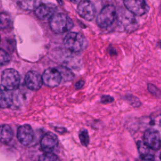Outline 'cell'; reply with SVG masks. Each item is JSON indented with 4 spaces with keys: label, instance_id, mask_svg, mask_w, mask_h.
<instances>
[{
    "label": "cell",
    "instance_id": "6",
    "mask_svg": "<svg viewBox=\"0 0 161 161\" xmlns=\"http://www.w3.org/2000/svg\"><path fill=\"white\" fill-rule=\"evenodd\" d=\"M126 9L136 16H142L147 13L150 7L144 0H125L123 1Z\"/></svg>",
    "mask_w": 161,
    "mask_h": 161
},
{
    "label": "cell",
    "instance_id": "22",
    "mask_svg": "<svg viewBox=\"0 0 161 161\" xmlns=\"http://www.w3.org/2000/svg\"><path fill=\"white\" fill-rule=\"evenodd\" d=\"M9 17L5 14H1V29H6L7 28H9L11 25V21H10Z\"/></svg>",
    "mask_w": 161,
    "mask_h": 161
},
{
    "label": "cell",
    "instance_id": "9",
    "mask_svg": "<svg viewBox=\"0 0 161 161\" xmlns=\"http://www.w3.org/2000/svg\"><path fill=\"white\" fill-rule=\"evenodd\" d=\"M79 15L87 21L92 20L96 15V9L94 4L89 1H81L77 8Z\"/></svg>",
    "mask_w": 161,
    "mask_h": 161
},
{
    "label": "cell",
    "instance_id": "13",
    "mask_svg": "<svg viewBox=\"0 0 161 161\" xmlns=\"http://www.w3.org/2000/svg\"><path fill=\"white\" fill-rule=\"evenodd\" d=\"M55 8L54 6L41 4L35 9V13L40 19L50 20V19L55 14Z\"/></svg>",
    "mask_w": 161,
    "mask_h": 161
},
{
    "label": "cell",
    "instance_id": "8",
    "mask_svg": "<svg viewBox=\"0 0 161 161\" xmlns=\"http://www.w3.org/2000/svg\"><path fill=\"white\" fill-rule=\"evenodd\" d=\"M43 83L50 87L58 86L62 80L60 72L57 68L48 67L45 69L42 75Z\"/></svg>",
    "mask_w": 161,
    "mask_h": 161
},
{
    "label": "cell",
    "instance_id": "20",
    "mask_svg": "<svg viewBox=\"0 0 161 161\" xmlns=\"http://www.w3.org/2000/svg\"><path fill=\"white\" fill-rule=\"evenodd\" d=\"M38 161H60L58 157L55 154L48 152V153H44L39 157Z\"/></svg>",
    "mask_w": 161,
    "mask_h": 161
},
{
    "label": "cell",
    "instance_id": "12",
    "mask_svg": "<svg viewBox=\"0 0 161 161\" xmlns=\"http://www.w3.org/2000/svg\"><path fill=\"white\" fill-rule=\"evenodd\" d=\"M58 143V140L57 136L51 132L45 134L40 141L41 148L45 153L52 152L57 147Z\"/></svg>",
    "mask_w": 161,
    "mask_h": 161
},
{
    "label": "cell",
    "instance_id": "3",
    "mask_svg": "<svg viewBox=\"0 0 161 161\" xmlns=\"http://www.w3.org/2000/svg\"><path fill=\"white\" fill-rule=\"evenodd\" d=\"M117 12L116 8L111 4H108L104 6L96 18V23L97 25L105 28L113 25L117 18Z\"/></svg>",
    "mask_w": 161,
    "mask_h": 161
},
{
    "label": "cell",
    "instance_id": "4",
    "mask_svg": "<svg viewBox=\"0 0 161 161\" xmlns=\"http://www.w3.org/2000/svg\"><path fill=\"white\" fill-rule=\"evenodd\" d=\"M20 79L17 70L14 69H6L1 74V85L5 90H14L19 87Z\"/></svg>",
    "mask_w": 161,
    "mask_h": 161
},
{
    "label": "cell",
    "instance_id": "18",
    "mask_svg": "<svg viewBox=\"0 0 161 161\" xmlns=\"http://www.w3.org/2000/svg\"><path fill=\"white\" fill-rule=\"evenodd\" d=\"M20 8L25 10L35 9L39 5L41 4V2L39 1H21L18 2Z\"/></svg>",
    "mask_w": 161,
    "mask_h": 161
},
{
    "label": "cell",
    "instance_id": "17",
    "mask_svg": "<svg viewBox=\"0 0 161 161\" xmlns=\"http://www.w3.org/2000/svg\"><path fill=\"white\" fill-rule=\"evenodd\" d=\"M60 73L62 77V80L64 82H68L74 79V74L72 71L68 67L63 65L58 66L57 68Z\"/></svg>",
    "mask_w": 161,
    "mask_h": 161
},
{
    "label": "cell",
    "instance_id": "26",
    "mask_svg": "<svg viewBox=\"0 0 161 161\" xmlns=\"http://www.w3.org/2000/svg\"><path fill=\"white\" fill-rule=\"evenodd\" d=\"M142 161H155L154 158H143Z\"/></svg>",
    "mask_w": 161,
    "mask_h": 161
},
{
    "label": "cell",
    "instance_id": "21",
    "mask_svg": "<svg viewBox=\"0 0 161 161\" xmlns=\"http://www.w3.org/2000/svg\"><path fill=\"white\" fill-rule=\"evenodd\" d=\"M147 89L154 96L158 98H161V91L155 85L152 83H148Z\"/></svg>",
    "mask_w": 161,
    "mask_h": 161
},
{
    "label": "cell",
    "instance_id": "25",
    "mask_svg": "<svg viewBox=\"0 0 161 161\" xmlns=\"http://www.w3.org/2000/svg\"><path fill=\"white\" fill-rule=\"evenodd\" d=\"M84 81L82 80H80L75 83V87L76 89H79L84 86Z\"/></svg>",
    "mask_w": 161,
    "mask_h": 161
},
{
    "label": "cell",
    "instance_id": "24",
    "mask_svg": "<svg viewBox=\"0 0 161 161\" xmlns=\"http://www.w3.org/2000/svg\"><path fill=\"white\" fill-rule=\"evenodd\" d=\"M113 98L109 96V95H103L102 97H101V102L103 103H111V102H113Z\"/></svg>",
    "mask_w": 161,
    "mask_h": 161
},
{
    "label": "cell",
    "instance_id": "1",
    "mask_svg": "<svg viewBox=\"0 0 161 161\" xmlns=\"http://www.w3.org/2000/svg\"><path fill=\"white\" fill-rule=\"evenodd\" d=\"M50 28L55 33H63L70 30L74 26L72 19L62 13H55L49 20Z\"/></svg>",
    "mask_w": 161,
    "mask_h": 161
},
{
    "label": "cell",
    "instance_id": "5",
    "mask_svg": "<svg viewBox=\"0 0 161 161\" xmlns=\"http://www.w3.org/2000/svg\"><path fill=\"white\" fill-rule=\"evenodd\" d=\"M118 20L119 25L126 31L131 32L138 28V23L135 15L127 9L122 8L119 11Z\"/></svg>",
    "mask_w": 161,
    "mask_h": 161
},
{
    "label": "cell",
    "instance_id": "28",
    "mask_svg": "<svg viewBox=\"0 0 161 161\" xmlns=\"http://www.w3.org/2000/svg\"><path fill=\"white\" fill-rule=\"evenodd\" d=\"M160 160H161V153L160 154Z\"/></svg>",
    "mask_w": 161,
    "mask_h": 161
},
{
    "label": "cell",
    "instance_id": "19",
    "mask_svg": "<svg viewBox=\"0 0 161 161\" xmlns=\"http://www.w3.org/2000/svg\"><path fill=\"white\" fill-rule=\"evenodd\" d=\"M79 137L80 143L83 146H87L89 143V136L87 130L82 129L79 133Z\"/></svg>",
    "mask_w": 161,
    "mask_h": 161
},
{
    "label": "cell",
    "instance_id": "15",
    "mask_svg": "<svg viewBox=\"0 0 161 161\" xmlns=\"http://www.w3.org/2000/svg\"><path fill=\"white\" fill-rule=\"evenodd\" d=\"M137 148L138 152L143 158H154V154L152 152V150L150 148H149L143 142L138 141L137 142Z\"/></svg>",
    "mask_w": 161,
    "mask_h": 161
},
{
    "label": "cell",
    "instance_id": "14",
    "mask_svg": "<svg viewBox=\"0 0 161 161\" xmlns=\"http://www.w3.org/2000/svg\"><path fill=\"white\" fill-rule=\"evenodd\" d=\"M13 103V95L11 91L2 90L0 95V106L1 108H8Z\"/></svg>",
    "mask_w": 161,
    "mask_h": 161
},
{
    "label": "cell",
    "instance_id": "23",
    "mask_svg": "<svg viewBox=\"0 0 161 161\" xmlns=\"http://www.w3.org/2000/svg\"><path fill=\"white\" fill-rule=\"evenodd\" d=\"M10 61V56L9 55L3 48L1 49L0 51V63L1 65H4L8 64Z\"/></svg>",
    "mask_w": 161,
    "mask_h": 161
},
{
    "label": "cell",
    "instance_id": "16",
    "mask_svg": "<svg viewBox=\"0 0 161 161\" xmlns=\"http://www.w3.org/2000/svg\"><path fill=\"white\" fill-rule=\"evenodd\" d=\"M13 137V131L12 128L8 125H3L1 126L0 140L3 143H9Z\"/></svg>",
    "mask_w": 161,
    "mask_h": 161
},
{
    "label": "cell",
    "instance_id": "10",
    "mask_svg": "<svg viewBox=\"0 0 161 161\" xmlns=\"http://www.w3.org/2000/svg\"><path fill=\"white\" fill-rule=\"evenodd\" d=\"M34 131L29 125L20 126L17 130V138L23 145H29L34 140Z\"/></svg>",
    "mask_w": 161,
    "mask_h": 161
},
{
    "label": "cell",
    "instance_id": "27",
    "mask_svg": "<svg viewBox=\"0 0 161 161\" xmlns=\"http://www.w3.org/2000/svg\"><path fill=\"white\" fill-rule=\"evenodd\" d=\"M158 46L161 48V41H160V42H158Z\"/></svg>",
    "mask_w": 161,
    "mask_h": 161
},
{
    "label": "cell",
    "instance_id": "11",
    "mask_svg": "<svg viewBox=\"0 0 161 161\" xmlns=\"http://www.w3.org/2000/svg\"><path fill=\"white\" fill-rule=\"evenodd\" d=\"M26 86L30 90H38L43 84L42 75L35 70H29L26 72L25 77Z\"/></svg>",
    "mask_w": 161,
    "mask_h": 161
},
{
    "label": "cell",
    "instance_id": "2",
    "mask_svg": "<svg viewBox=\"0 0 161 161\" xmlns=\"http://www.w3.org/2000/svg\"><path fill=\"white\" fill-rule=\"evenodd\" d=\"M65 47L74 52H79L85 50L88 45L86 37L78 32H69L64 38Z\"/></svg>",
    "mask_w": 161,
    "mask_h": 161
},
{
    "label": "cell",
    "instance_id": "7",
    "mask_svg": "<svg viewBox=\"0 0 161 161\" xmlns=\"http://www.w3.org/2000/svg\"><path fill=\"white\" fill-rule=\"evenodd\" d=\"M143 142L152 150L161 148V136L158 131L153 128L146 130L143 133Z\"/></svg>",
    "mask_w": 161,
    "mask_h": 161
}]
</instances>
